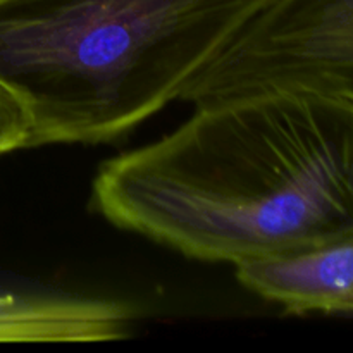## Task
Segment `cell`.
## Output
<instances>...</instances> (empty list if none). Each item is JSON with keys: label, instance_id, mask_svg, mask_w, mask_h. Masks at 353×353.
Returning a JSON list of instances; mask_svg holds the SVG:
<instances>
[{"label": "cell", "instance_id": "obj_6", "mask_svg": "<svg viewBox=\"0 0 353 353\" xmlns=\"http://www.w3.org/2000/svg\"><path fill=\"white\" fill-rule=\"evenodd\" d=\"M31 119L19 97L0 81V155L28 148Z\"/></svg>", "mask_w": 353, "mask_h": 353}, {"label": "cell", "instance_id": "obj_1", "mask_svg": "<svg viewBox=\"0 0 353 353\" xmlns=\"http://www.w3.org/2000/svg\"><path fill=\"white\" fill-rule=\"evenodd\" d=\"M90 202L119 230L233 268L350 236L353 109L299 92L196 105L103 162Z\"/></svg>", "mask_w": 353, "mask_h": 353}, {"label": "cell", "instance_id": "obj_3", "mask_svg": "<svg viewBox=\"0 0 353 353\" xmlns=\"http://www.w3.org/2000/svg\"><path fill=\"white\" fill-rule=\"evenodd\" d=\"M276 92L353 109V0H276L190 81L179 102Z\"/></svg>", "mask_w": 353, "mask_h": 353}, {"label": "cell", "instance_id": "obj_2", "mask_svg": "<svg viewBox=\"0 0 353 353\" xmlns=\"http://www.w3.org/2000/svg\"><path fill=\"white\" fill-rule=\"evenodd\" d=\"M276 0H0V81L28 148L119 140L179 102Z\"/></svg>", "mask_w": 353, "mask_h": 353}, {"label": "cell", "instance_id": "obj_5", "mask_svg": "<svg viewBox=\"0 0 353 353\" xmlns=\"http://www.w3.org/2000/svg\"><path fill=\"white\" fill-rule=\"evenodd\" d=\"M134 310L107 299L0 293V343H95L131 336Z\"/></svg>", "mask_w": 353, "mask_h": 353}, {"label": "cell", "instance_id": "obj_4", "mask_svg": "<svg viewBox=\"0 0 353 353\" xmlns=\"http://www.w3.org/2000/svg\"><path fill=\"white\" fill-rule=\"evenodd\" d=\"M243 288L288 314L353 312V234L234 265Z\"/></svg>", "mask_w": 353, "mask_h": 353}]
</instances>
